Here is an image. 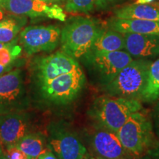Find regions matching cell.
<instances>
[{
  "label": "cell",
  "instance_id": "6da1fadb",
  "mask_svg": "<svg viewBox=\"0 0 159 159\" xmlns=\"http://www.w3.org/2000/svg\"><path fill=\"white\" fill-rule=\"evenodd\" d=\"M142 108L138 99L108 95L95 99L89 115L100 128L116 133L131 115Z\"/></svg>",
  "mask_w": 159,
  "mask_h": 159
},
{
  "label": "cell",
  "instance_id": "7a4b0ae2",
  "mask_svg": "<svg viewBox=\"0 0 159 159\" xmlns=\"http://www.w3.org/2000/svg\"><path fill=\"white\" fill-rule=\"evenodd\" d=\"M103 27L94 19L82 16L71 19L61 30V50L75 59L90 51Z\"/></svg>",
  "mask_w": 159,
  "mask_h": 159
},
{
  "label": "cell",
  "instance_id": "3957f363",
  "mask_svg": "<svg viewBox=\"0 0 159 159\" xmlns=\"http://www.w3.org/2000/svg\"><path fill=\"white\" fill-rule=\"evenodd\" d=\"M148 59L133 60L125 66L104 90L108 96L140 99L151 65Z\"/></svg>",
  "mask_w": 159,
  "mask_h": 159
},
{
  "label": "cell",
  "instance_id": "277c9868",
  "mask_svg": "<svg viewBox=\"0 0 159 159\" xmlns=\"http://www.w3.org/2000/svg\"><path fill=\"white\" fill-rule=\"evenodd\" d=\"M125 150L134 156H141L152 144V126L150 119L140 111L134 113L116 132Z\"/></svg>",
  "mask_w": 159,
  "mask_h": 159
},
{
  "label": "cell",
  "instance_id": "5b68a950",
  "mask_svg": "<svg viewBox=\"0 0 159 159\" xmlns=\"http://www.w3.org/2000/svg\"><path fill=\"white\" fill-rule=\"evenodd\" d=\"M85 77L80 67L41 84V92L47 100L57 105L71 102L82 91Z\"/></svg>",
  "mask_w": 159,
  "mask_h": 159
},
{
  "label": "cell",
  "instance_id": "8992f818",
  "mask_svg": "<svg viewBox=\"0 0 159 159\" xmlns=\"http://www.w3.org/2000/svg\"><path fill=\"white\" fill-rule=\"evenodd\" d=\"M102 86L108 85L119 71L134 60L126 51L88 53L83 57Z\"/></svg>",
  "mask_w": 159,
  "mask_h": 159
},
{
  "label": "cell",
  "instance_id": "52a82bcc",
  "mask_svg": "<svg viewBox=\"0 0 159 159\" xmlns=\"http://www.w3.org/2000/svg\"><path fill=\"white\" fill-rule=\"evenodd\" d=\"M61 30L55 25L29 26L19 33V41L28 55L52 52L61 41Z\"/></svg>",
  "mask_w": 159,
  "mask_h": 159
},
{
  "label": "cell",
  "instance_id": "ba28073f",
  "mask_svg": "<svg viewBox=\"0 0 159 159\" xmlns=\"http://www.w3.org/2000/svg\"><path fill=\"white\" fill-rule=\"evenodd\" d=\"M22 71L15 69L0 76V115L18 112L25 105Z\"/></svg>",
  "mask_w": 159,
  "mask_h": 159
},
{
  "label": "cell",
  "instance_id": "9c48e42d",
  "mask_svg": "<svg viewBox=\"0 0 159 159\" xmlns=\"http://www.w3.org/2000/svg\"><path fill=\"white\" fill-rule=\"evenodd\" d=\"M0 7L7 13L21 16L66 20V14L59 5L41 0H0Z\"/></svg>",
  "mask_w": 159,
  "mask_h": 159
},
{
  "label": "cell",
  "instance_id": "30bf717a",
  "mask_svg": "<svg viewBox=\"0 0 159 159\" xmlns=\"http://www.w3.org/2000/svg\"><path fill=\"white\" fill-rule=\"evenodd\" d=\"M79 67L80 66L76 59L63 51H57L48 56L40 57L35 62V70L40 84Z\"/></svg>",
  "mask_w": 159,
  "mask_h": 159
},
{
  "label": "cell",
  "instance_id": "8fae6325",
  "mask_svg": "<svg viewBox=\"0 0 159 159\" xmlns=\"http://www.w3.org/2000/svg\"><path fill=\"white\" fill-rule=\"evenodd\" d=\"M48 148L58 159H85L87 154L86 148L78 138L63 128L51 130Z\"/></svg>",
  "mask_w": 159,
  "mask_h": 159
},
{
  "label": "cell",
  "instance_id": "7c38bea8",
  "mask_svg": "<svg viewBox=\"0 0 159 159\" xmlns=\"http://www.w3.org/2000/svg\"><path fill=\"white\" fill-rule=\"evenodd\" d=\"M29 119L25 114L12 112L0 115V145H14L29 133Z\"/></svg>",
  "mask_w": 159,
  "mask_h": 159
},
{
  "label": "cell",
  "instance_id": "4fadbf2b",
  "mask_svg": "<svg viewBox=\"0 0 159 159\" xmlns=\"http://www.w3.org/2000/svg\"><path fill=\"white\" fill-rule=\"evenodd\" d=\"M93 150L99 159H127L125 150L116 132L100 128L91 140Z\"/></svg>",
  "mask_w": 159,
  "mask_h": 159
},
{
  "label": "cell",
  "instance_id": "5bb4252c",
  "mask_svg": "<svg viewBox=\"0 0 159 159\" xmlns=\"http://www.w3.org/2000/svg\"><path fill=\"white\" fill-rule=\"evenodd\" d=\"M125 50L138 59L153 58L159 56V35L138 33H123Z\"/></svg>",
  "mask_w": 159,
  "mask_h": 159
},
{
  "label": "cell",
  "instance_id": "9a60e30c",
  "mask_svg": "<svg viewBox=\"0 0 159 159\" xmlns=\"http://www.w3.org/2000/svg\"><path fill=\"white\" fill-rule=\"evenodd\" d=\"M109 28L121 33H138L159 35V21L140 19H123L114 17L108 22Z\"/></svg>",
  "mask_w": 159,
  "mask_h": 159
},
{
  "label": "cell",
  "instance_id": "2e32d148",
  "mask_svg": "<svg viewBox=\"0 0 159 159\" xmlns=\"http://www.w3.org/2000/svg\"><path fill=\"white\" fill-rule=\"evenodd\" d=\"M122 49H125L124 34L109 27L107 30L103 27L88 53L108 52Z\"/></svg>",
  "mask_w": 159,
  "mask_h": 159
},
{
  "label": "cell",
  "instance_id": "e0dca14e",
  "mask_svg": "<svg viewBox=\"0 0 159 159\" xmlns=\"http://www.w3.org/2000/svg\"><path fill=\"white\" fill-rule=\"evenodd\" d=\"M114 15L118 19L159 21V9L148 5L131 4L115 10Z\"/></svg>",
  "mask_w": 159,
  "mask_h": 159
},
{
  "label": "cell",
  "instance_id": "ac0fdd59",
  "mask_svg": "<svg viewBox=\"0 0 159 159\" xmlns=\"http://www.w3.org/2000/svg\"><path fill=\"white\" fill-rule=\"evenodd\" d=\"M27 20L25 16L11 14L0 21V43L17 41L16 37Z\"/></svg>",
  "mask_w": 159,
  "mask_h": 159
},
{
  "label": "cell",
  "instance_id": "d6986e66",
  "mask_svg": "<svg viewBox=\"0 0 159 159\" xmlns=\"http://www.w3.org/2000/svg\"><path fill=\"white\" fill-rule=\"evenodd\" d=\"M14 145L25 152L30 159H37L39 155L47 150L43 137L37 134L28 133Z\"/></svg>",
  "mask_w": 159,
  "mask_h": 159
},
{
  "label": "cell",
  "instance_id": "ffe728a7",
  "mask_svg": "<svg viewBox=\"0 0 159 159\" xmlns=\"http://www.w3.org/2000/svg\"><path fill=\"white\" fill-rule=\"evenodd\" d=\"M159 98V58L151 63L140 100L151 102Z\"/></svg>",
  "mask_w": 159,
  "mask_h": 159
},
{
  "label": "cell",
  "instance_id": "44dd1931",
  "mask_svg": "<svg viewBox=\"0 0 159 159\" xmlns=\"http://www.w3.org/2000/svg\"><path fill=\"white\" fill-rule=\"evenodd\" d=\"M95 0H65L66 11L87 13L94 9Z\"/></svg>",
  "mask_w": 159,
  "mask_h": 159
},
{
  "label": "cell",
  "instance_id": "7402d4cb",
  "mask_svg": "<svg viewBox=\"0 0 159 159\" xmlns=\"http://www.w3.org/2000/svg\"><path fill=\"white\" fill-rule=\"evenodd\" d=\"M4 152L10 159H30L25 152L15 145H11L5 148Z\"/></svg>",
  "mask_w": 159,
  "mask_h": 159
},
{
  "label": "cell",
  "instance_id": "603a6c76",
  "mask_svg": "<svg viewBox=\"0 0 159 159\" xmlns=\"http://www.w3.org/2000/svg\"><path fill=\"white\" fill-rule=\"evenodd\" d=\"M128 0H95L94 6L98 10L105 11L125 2Z\"/></svg>",
  "mask_w": 159,
  "mask_h": 159
},
{
  "label": "cell",
  "instance_id": "cb8c5ba5",
  "mask_svg": "<svg viewBox=\"0 0 159 159\" xmlns=\"http://www.w3.org/2000/svg\"><path fill=\"white\" fill-rule=\"evenodd\" d=\"M37 159H58L57 156L54 154V152L50 149H47L45 151L39 155Z\"/></svg>",
  "mask_w": 159,
  "mask_h": 159
},
{
  "label": "cell",
  "instance_id": "d4e9b609",
  "mask_svg": "<svg viewBox=\"0 0 159 159\" xmlns=\"http://www.w3.org/2000/svg\"><path fill=\"white\" fill-rule=\"evenodd\" d=\"M150 154L153 159H159V144L151 151Z\"/></svg>",
  "mask_w": 159,
  "mask_h": 159
},
{
  "label": "cell",
  "instance_id": "484cf974",
  "mask_svg": "<svg viewBox=\"0 0 159 159\" xmlns=\"http://www.w3.org/2000/svg\"><path fill=\"white\" fill-rule=\"evenodd\" d=\"M41 1L49 4H56V5L65 2V0H41Z\"/></svg>",
  "mask_w": 159,
  "mask_h": 159
},
{
  "label": "cell",
  "instance_id": "4316f807",
  "mask_svg": "<svg viewBox=\"0 0 159 159\" xmlns=\"http://www.w3.org/2000/svg\"><path fill=\"white\" fill-rule=\"evenodd\" d=\"M10 71H11V69L7 68V67H5V66H2L0 65V76L4 74H5L6 72H8Z\"/></svg>",
  "mask_w": 159,
  "mask_h": 159
},
{
  "label": "cell",
  "instance_id": "83f0119b",
  "mask_svg": "<svg viewBox=\"0 0 159 159\" xmlns=\"http://www.w3.org/2000/svg\"><path fill=\"white\" fill-rule=\"evenodd\" d=\"M153 1L154 0H136L135 4H136V5H146V4H149Z\"/></svg>",
  "mask_w": 159,
  "mask_h": 159
},
{
  "label": "cell",
  "instance_id": "f1b7e54d",
  "mask_svg": "<svg viewBox=\"0 0 159 159\" xmlns=\"http://www.w3.org/2000/svg\"><path fill=\"white\" fill-rule=\"evenodd\" d=\"M156 131L157 134L159 136V111L157 113V116L156 117Z\"/></svg>",
  "mask_w": 159,
  "mask_h": 159
},
{
  "label": "cell",
  "instance_id": "f546056e",
  "mask_svg": "<svg viewBox=\"0 0 159 159\" xmlns=\"http://www.w3.org/2000/svg\"><path fill=\"white\" fill-rule=\"evenodd\" d=\"M5 11L1 7H0V21H2L4 18L5 16Z\"/></svg>",
  "mask_w": 159,
  "mask_h": 159
},
{
  "label": "cell",
  "instance_id": "4dcf8cb0",
  "mask_svg": "<svg viewBox=\"0 0 159 159\" xmlns=\"http://www.w3.org/2000/svg\"><path fill=\"white\" fill-rule=\"evenodd\" d=\"M0 159H10L8 157L6 156L5 152H4L3 149H2V150L1 151V152H0Z\"/></svg>",
  "mask_w": 159,
  "mask_h": 159
},
{
  "label": "cell",
  "instance_id": "1f68e13d",
  "mask_svg": "<svg viewBox=\"0 0 159 159\" xmlns=\"http://www.w3.org/2000/svg\"><path fill=\"white\" fill-rule=\"evenodd\" d=\"M2 150V148L1 147V145H0V152H1V151Z\"/></svg>",
  "mask_w": 159,
  "mask_h": 159
}]
</instances>
